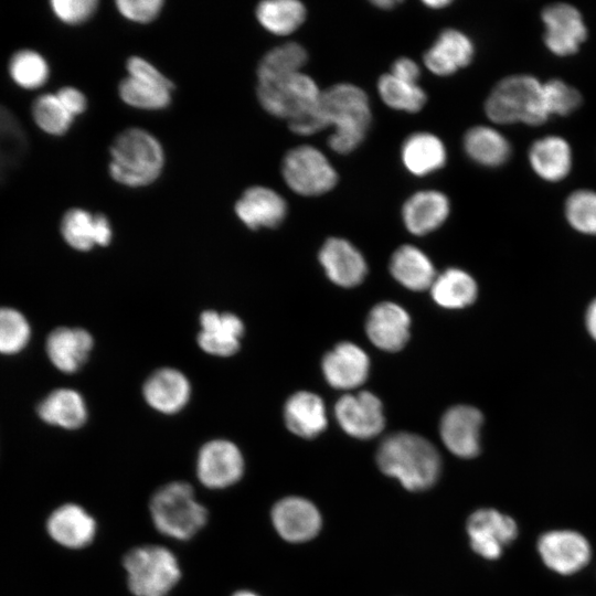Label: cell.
Segmentation results:
<instances>
[{"label":"cell","instance_id":"obj_17","mask_svg":"<svg viewBox=\"0 0 596 596\" xmlns=\"http://www.w3.org/2000/svg\"><path fill=\"white\" fill-rule=\"evenodd\" d=\"M236 216L249 230L278 226L287 215V202L275 190L264 185L247 188L235 202Z\"/></svg>","mask_w":596,"mask_h":596},{"label":"cell","instance_id":"obj_10","mask_svg":"<svg viewBox=\"0 0 596 596\" xmlns=\"http://www.w3.org/2000/svg\"><path fill=\"white\" fill-rule=\"evenodd\" d=\"M544 25L543 41L554 55L565 57L578 52L587 39V26L577 8L556 2L546 6L541 13Z\"/></svg>","mask_w":596,"mask_h":596},{"label":"cell","instance_id":"obj_2","mask_svg":"<svg viewBox=\"0 0 596 596\" xmlns=\"http://www.w3.org/2000/svg\"><path fill=\"white\" fill-rule=\"evenodd\" d=\"M316 109L323 128L334 127L328 145L341 155L353 151L371 125L369 97L350 83H339L321 92Z\"/></svg>","mask_w":596,"mask_h":596},{"label":"cell","instance_id":"obj_51","mask_svg":"<svg viewBox=\"0 0 596 596\" xmlns=\"http://www.w3.org/2000/svg\"><path fill=\"white\" fill-rule=\"evenodd\" d=\"M398 1H392V0H377L373 1V4L376 6L380 9H391L393 8Z\"/></svg>","mask_w":596,"mask_h":596},{"label":"cell","instance_id":"obj_43","mask_svg":"<svg viewBox=\"0 0 596 596\" xmlns=\"http://www.w3.org/2000/svg\"><path fill=\"white\" fill-rule=\"evenodd\" d=\"M543 96L549 117L571 115L582 104L581 93L560 78L543 83Z\"/></svg>","mask_w":596,"mask_h":596},{"label":"cell","instance_id":"obj_34","mask_svg":"<svg viewBox=\"0 0 596 596\" xmlns=\"http://www.w3.org/2000/svg\"><path fill=\"white\" fill-rule=\"evenodd\" d=\"M255 15L269 33L288 35L306 19V7L297 0H265L257 4Z\"/></svg>","mask_w":596,"mask_h":596},{"label":"cell","instance_id":"obj_32","mask_svg":"<svg viewBox=\"0 0 596 596\" xmlns=\"http://www.w3.org/2000/svg\"><path fill=\"white\" fill-rule=\"evenodd\" d=\"M390 270L400 284L415 291L430 288L436 278L430 259L413 245H402L393 253Z\"/></svg>","mask_w":596,"mask_h":596},{"label":"cell","instance_id":"obj_5","mask_svg":"<svg viewBox=\"0 0 596 596\" xmlns=\"http://www.w3.org/2000/svg\"><path fill=\"white\" fill-rule=\"evenodd\" d=\"M485 111L491 121L501 125L539 126L550 118L543 83L530 74H513L498 82L486 99Z\"/></svg>","mask_w":596,"mask_h":596},{"label":"cell","instance_id":"obj_29","mask_svg":"<svg viewBox=\"0 0 596 596\" xmlns=\"http://www.w3.org/2000/svg\"><path fill=\"white\" fill-rule=\"evenodd\" d=\"M287 428L302 438H313L327 427V414L322 400L307 391L291 395L284 407Z\"/></svg>","mask_w":596,"mask_h":596},{"label":"cell","instance_id":"obj_39","mask_svg":"<svg viewBox=\"0 0 596 596\" xmlns=\"http://www.w3.org/2000/svg\"><path fill=\"white\" fill-rule=\"evenodd\" d=\"M32 328L28 318L13 307H0V354L21 353L30 343Z\"/></svg>","mask_w":596,"mask_h":596},{"label":"cell","instance_id":"obj_7","mask_svg":"<svg viewBox=\"0 0 596 596\" xmlns=\"http://www.w3.org/2000/svg\"><path fill=\"white\" fill-rule=\"evenodd\" d=\"M321 91L309 75L297 72L257 84L256 96L270 115L288 121L312 108Z\"/></svg>","mask_w":596,"mask_h":596},{"label":"cell","instance_id":"obj_40","mask_svg":"<svg viewBox=\"0 0 596 596\" xmlns=\"http://www.w3.org/2000/svg\"><path fill=\"white\" fill-rule=\"evenodd\" d=\"M9 74L18 86L24 89H36L49 79L50 67L40 53L25 49L12 55L9 62Z\"/></svg>","mask_w":596,"mask_h":596},{"label":"cell","instance_id":"obj_11","mask_svg":"<svg viewBox=\"0 0 596 596\" xmlns=\"http://www.w3.org/2000/svg\"><path fill=\"white\" fill-rule=\"evenodd\" d=\"M471 549L487 560L501 556L503 549L518 535V525L508 514L494 509H479L467 521Z\"/></svg>","mask_w":596,"mask_h":596},{"label":"cell","instance_id":"obj_27","mask_svg":"<svg viewBox=\"0 0 596 596\" xmlns=\"http://www.w3.org/2000/svg\"><path fill=\"white\" fill-rule=\"evenodd\" d=\"M449 211V200L444 193L423 190L405 201L402 216L408 232L425 235L438 228L448 217Z\"/></svg>","mask_w":596,"mask_h":596},{"label":"cell","instance_id":"obj_44","mask_svg":"<svg viewBox=\"0 0 596 596\" xmlns=\"http://www.w3.org/2000/svg\"><path fill=\"white\" fill-rule=\"evenodd\" d=\"M54 15L65 24L77 25L89 20L98 8L97 0H53Z\"/></svg>","mask_w":596,"mask_h":596},{"label":"cell","instance_id":"obj_21","mask_svg":"<svg viewBox=\"0 0 596 596\" xmlns=\"http://www.w3.org/2000/svg\"><path fill=\"white\" fill-rule=\"evenodd\" d=\"M370 360L366 353L351 342H341L322 359L327 382L340 390L360 386L368 377Z\"/></svg>","mask_w":596,"mask_h":596},{"label":"cell","instance_id":"obj_36","mask_svg":"<svg viewBox=\"0 0 596 596\" xmlns=\"http://www.w3.org/2000/svg\"><path fill=\"white\" fill-rule=\"evenodd\" d=\"M308 54L297 42H287L269 50L258 62L256 75L258 83L301 72Z\"/></svg>","mask_w":596,"mask_h":596},{"label":"cell","instance_id":"obj_37","mask_svg":"<svg viewBox=\"0 0 596 596\" xmlns=\"http://www.w3.org/2000/svg\"><path fill=\"white\" fill-rule=\"evenodd\" d=\"M377 92L389 107L407 113L419 111L427 100L426 93L418 84L398 79L391 73L379 78Z\"/></svg>","mask_w":596,"mask_h":596},{"label":"cell","instance_id":"obj_28","mask_svg":"<svg viewBox=\"0 0 596 596\" xmlns=\"http://www.w3.org/2000/svg\"><path fill=\"white\" fill-rule=\"evenodd\" d=\"M36 415L47 425L75 430L86 423L87 407L77 391L62 387L53 390L39 402Z\"/></svg>","mask_w":596,"mask_h":596},{"label":"cell","instance_id":"obj_13","mask_svg":"<svg viewBox=\"0 0 596 596\" xmlns=\"http://www.w3.org/2000/svg\"><path fill=\"white\" fill-rule=\"evenodd\" d=\"M270 520L277 534L290 543L313 539L321 528V515L309 500L288 496L279 499L270 510Z\"/></svg>","mask_w":596,"mask_h":596},{"label":"cell","instance_id":"obj_18","mask_svg":"<svg viewBox=\"0 0 596 596\" xmlns=\"http://www.w3.org/2000/svg\"><path fill=\"white\" fill-rule=\"evenodd\" d=\"M60 231L65 243L79 252L107 246L113 237L111 225L104 214H92L82 207H72L64 213Z\"/></svg>","mask_w":596,"mask_h":596},{"label":"cell","instance_id":"obj_45","mask_svg":"<svg viewBox=\"0 0 596 596\" xmlns=\"http://www.w3.org/2000/svg\"><path fill=\"white\" fill-rule=\"evenodd\" d=\"M115 4L125 19L145 24L158 18L164 2L162 0H117Z\"/></svg>","mask_w":596,"mask_h":596},{"label":"cell","instance_id":"obj_25","mask_svg":"<svg viewBox=\"0 0 596 596\" xmlns=\"http://www.w3.org/2000/svg\"><path fill=\"white\" fill-rule=\"evenodd\" d=\"M142 392L146 402L153 409L163 414H174L189 402L191 386L182 372L163 368L147 379Z\"/></svg>","mask_w":596,"mask_h":596},{"label":"cell","instance_id":"obj_30","mask_svg":"<svg viewBox=\"0 0 596 596\" xmlns=\"http://www.w3.org/2000/svg\"><path fill=\"white\" fill-rule=\"evenodd\" d=\"M404 167L414 175L423 177L443 168L447 152L443 141L430 132H415L402 146Z\"/></svg>","mask_w":596,"mask_h":596},{"label":"cell","instance_id":"obj_24","mask_svg":"<svg viewBox=\"0 0 596 596\" xmlns=\"http://www.w3.org/2000/svg\"><path fill=\"white\" fill-rule=\"evenodd\" d=\"M200 323L198 344L204 352L216 356H230L238 351L244 324L237 316L206 310L202 312Z\"/></svg>","mask_w":596,"mask_h":596},{"label":"cell","instance_id":"obj_15","mask_svg":"<svg viewBox=\"0 0 596 596\" xmlns=\"http://www.w3.org/2000/svg\"><path fill=\"white\" fill-rule=\"evenodd\" d=\"M334 414L341 428L360 439L379 435L385 423L381 401L366 391L340 397L334 405Z\"/></svg>","mask_w":596,"mask_h":596},{"label":"cell","instance_id":"obj_33","mask_svg":"<svg viewBox=\"0 0 596 596\" xmlns=\"http://www.w3.org/2000/svg\"><path fill=\"white\" fill-rule=\"evenodd\" d=\"M430 292L434 301L440 307L458 309L476 300L478 288L468 273L458 268H448L436 276Z\"/></svg>","mask_w":596,"mask_h":596},{"label":"cell","instance_id":"obj_9","mask_svg":"<svg viewBox=\"0 0 596 596\" xmlns=\"http://www.w3.org/2000/svg\"><path fill=\"white\" fill-rule=\"evenodd\" d=\"M245 472V459L236 444L227 439H212L199 450L195 475L210 490H225L238 483Z\"/></svg>","mask_w":596,"mask_h":596},{"label":"cell","instance_id":"obj_35","mask_svg":"<svg viewBox=\"0 0 596 596\" xmlns=\"http://www.w3.org/2000/svg\"><path fill=\"white\" fill-rule=\"evenodd\" d=\"M28 149V138L19 119L0 105V184L20 164Z\"/></svg>","mask_w":596,"mask_h":596},{"label":"cell","instance_id":"obj_31","mask_svg":"<svg viewBox=\"0 0 596 596\" xmlns=\"http://www.w3.org/2000/svg\"><path fill=\"white\" fill-rule=\"evenodd\" d=\"M464 150L473 162L487 168L503 166L512 152L510 141L489 126H475L467 130Z\"/></svg>","mask_w":596,"mask_h":596},{"label":"cell","instance_id":"obj_20","mask_svg":"<svg viewBox=\"0 0 596 596\" xmlns=\"http://www.w3.org/2000/svg\"><path fill=\"white\" fill-rule=\"evenodd\" d=\"M93 345V337L85 329L57 327L46 337L45 353L55 369L70 374L84 365Z\"/></svg>","mask_w":596,"mask_h":596},{"label":"cell","instance_id":"obj_42","mask_svg":"<svg viewBox=\"0 0 596 596\" xmlns=\"http://www.w3.org/2000/svg\"><path fill=\"white\" fill-rule=\"evenodd\" d=\"M564 214L572 228L585 235H596V191L579 189L568 194Z\"/></svg>","mask_w":596,"mask_h":596},{"label":"cell","instance_id":"obj_48","mask_svg":"<svg viewBox=\"0 0 596 596\" xmlns=\"http://www.w3.org/2000/svg\"><path fill=\"white\" fill-rule=\"evenodd\" d=\"M391 74L398 79L417 84L421 70L415 61L403 56L393 62Z\"/></svg>","mask_w":596,"mask_h":596},{"label":"cell","instance_id":"obj_41","mask_svg":"<svg viewBox=\"0 0 596 596\" xmlns=\"http://www.w3.org/2000/svg\"><path fill=\"white\" fill-rule=\"evenodd\" d=\"M32 117L44 132L61 136L68 131L74 117L61 104L56 94H42L32 104Z\"/></svg>","mask_w":596,"mask_h":596},{"label":"cell","instance_id":"obj_14","mask_svg":"<svg viewBox=\"0 0 596 596\" xmlns=\"http://www.w3.org/2000/svg\"><path fill=\"white\" fill-rule=\"evenodd\" d=\"M538 551L543 563L562 575L581 571L589 562L592 555L588 541L572 530H554L544 533L538 541Z\"/></svg>","mask_w":596,"mask_h":596},{"label":"cell","instance_id":"obj_47","mask_svg":"<svg viewBox=\"0 0 596 596\" xmlns=\"http://www.w3.org/2000/svg\"><path fill=\"white\" fill-rule=\"evenodd\" d=\"M55 94L61 104L73 117L83 114L87 108L86 96L75 87L65 86Z\"/></svg>","mask_w":596,"mask_h":596},{"label":"cell","instance_id":"obj_50","mask_svg":"<svg viewBox=\"0 0 596 596\" xmlns=\"http://www.w3.org/2000/svg\"><path fill=\"white\" fill-rule=\"evenodd\" d=\"M451 1L449 0H426L424 1V4L429 7L430 9H443L444 7H447Z\"/></svg>","mask_w":596,"mask_h":596},{"label":"cell","instance_id":"obj_6","mask_svg":"<svg viewBox=\"0 0 596 596\" xmlns=\"http://www.w3.org/2000/svg\"><path fill=\"white\" fill-rule=\"evenodd\" d=\"M126 584L134 596H169L182 578L179 558L161 544L131 547L121 562Z\"/></svg>","mask_w":596,"mask_h":596},{"label":"cell","instance_id":"obj_1","mask_svg":"<svg viewBox=\"0 0 596 596\" xmlns=\"http://www.w3.org/2000/svg\"><path fill=\"white\" fill-rule=\"evenodd\" d=\"M376 462L383 473L411 491L425 490L438 479L441 460L435 446L413 433H395L379 446Z\"/></svg>","mask_w":596,"mask_h":596},{"label":"cell","instance_id":"obj_19","mask_svg":"<svg viewBox=\"0 0 596 596\" xmlns=\"http://www.w3.org/2000/svg\"><path fill=\"white\" fill-rule=\"evenodd\" d=\"M411 318L401 306L383 301L370 311L365 330L377 348L394 352L401 350L409 338Z\"/></svg>","mask_w":596,"mask_h":596},{"label":"cell","instance_id":"obj_46","mask_svg":"<svg viewBox=\"0 0 596 596\" xmlns=\"http://www.w3.org/2000/svg\"><path fill=\"white\" fill-rule=\"evenodd\" d=\"M127 75L136 79L151 83L173 91V83L149 61L138 55L130 56L126 62Z\"/></svg>","mask_w":596,"mask_h":596},{"label":"cell","instance_id":"obj_3","mask_svg":"<svg viewBox=\"0 0 596 596\" xmlns=\"http://www.w3.org/2000/svg\"><path fill=\"white\" fill-rule=\"evenodd\" d=\"M153 528L162 536L184 542L207 524L209 510L187 481L173 480L158 487L148 502Z\"/></svg>","mask_w":596,"mask_h":596},{"label":"cell","instance_id":"obj_38","mask_svg":"<svg viewBox=\"0 0 596 596\" xmlns=\"http://www.w3.org/2000/svg\"><path fill=\"white\" fill-rule=\"evenodd\" d=\"M172 91L130 76L118 84L120 99L128 106L142 110H161L171 104Z\"/></svg>","mask_w":596,"mask_h":596},{"label":"cell","instance_id":"obj_4","mask_svg":"<svg viewBox=\"0 0 596 596\" xmlns=\"http://www.w3.org/2000/svg\"><path fill=\"white\" fill-rule=\"evenodd\" d=\"M164 150L148 130L130 127L119 132L109 148L110 178L128 188L153 183L164 168Z\"/></svg>","mask_w":596,"mask_h":596},{"label":"cell","instance_id":"obj_26","mask_svg":"<svg viewBox=\"0 0 596 596\" xmlns=\"http://www.w3.org/2000/svg\"><path fill=\"white\" fill-rule=\"evenodd\" d=\"M528 158L533 172L546 182H560L572 170V149L561 136L550 135L534 140Z\"/></svg>","mask_w":596,"mask_h":596},{"label":"cell","instance_id":"obj_52","mask_svg":"<svg viewBox=\"0 0 596 596\" xmlns=\"http://www.w3.org/2000/svg\"><path fill=\"white\" fill-rule=\"evenodd\" d=\"M231 596H262V595L248 588H241V589L234 590Z\"/></svg>","mask_w":596,"mask_h":596},{"label":"cell","instance_id":"obj_16","mask_svg":"<svg viewBox=\"0 0 596 596\" xmlns=\"http://www.w3.org/2000/svg\"><path fill=\"white\" fill-rule=\"evenodd\" d=\"M482 414L468 405L453 406L440 419L439 432L444 445L460 458H472L480 451Z\"/></svg>","mask_w":596,"mask_h":596},{"label":"cell","instance_id":"obj_8","mask_svg":"<svg viewBox=\"0 0 596 596\" xmlns=\"http://www.w3.org/2000/svg\"><path fill=\"white\" fill-rule=\"evenodd\" d=\"M281 175L286 184L304 196L321 195L334 188L338 174L328 158L308 145L286 152L281 161Z\"/></svg>","mask_w":596,"mask_h":596},{"label":"cell","instance_id":"obj_23","mask_svg":"<svg viewBox=\"0 0 596 596\" xmlns=\"http://www.w3.org/2000/svg\"><path fill=\"white\" fill-rule=\"evenodd\" d=\"M472 40L457 29H445L424 54L425 66L435 75L447 76L467 66L473 57Z\"/></svg>","mask_w":596,"mask_h":596},{"label":"cell","instance_id":"obj_12","mask_svg":"<svg viewBox=\"0 0 596 596\" xmlns=\"http://www.w3.org/2000/svg\"><path fill=\"white\" fill-rule=\"evenodd\" d=\"M45 530L57 545L76 551L93 544L98 533V523L83 505L65 502L51 511L45 521Z\"/></svg>","mask_w":596,"mask_h":596},{"label":"cell","instance_id":"obj_22","mask_svg":"<svg viewBox=\"0 0 596 596\" xmlns=\"http://www.w3.org/2000/svg\"><path fill=\"white\" fill-rule=\"evenodd\" d=\"M319 260L330 280L342 287L356 286L366 275L363 255L343 238L327 240L320 248Z\"/></svg>","mask_w":596,"mask_h":596},{"label":"cell","instance_id":"obj_49","mask_svg":"<svg viewBox=\"0 0 596 596\" xmlns=\"http://www.w3.org/2000/svg\"><path fill=\"white\" fill-rule=\"evenodd\" d=\"M585 321L588 333L596 341V298L586 310Z\"/></svg>","mask_w":596,"mask_h":596}]
</instances>
